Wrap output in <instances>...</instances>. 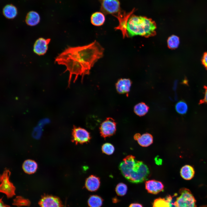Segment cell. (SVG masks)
<instances>
[{
  "mask_svg": "<svg viewBox=\"0 0 207 207\" xmlns=\"http://www.w3.org/2000/svg\"><path fill=\"white\" fill-rule=\"evenodd\" d=\"M104 48L96 40L84 46L68 47L55 58V62L66 67L64 73H69L68 87L72 75H75L74 83L79 76L83 81L84 76L90 74L95 64L103 55Z\"/></svg>",
  "mask_w": 207,
  "mask_h": 207,
  "instance_id": "cell-1",
  "label": "cell"
},
{
  "mask_svg": "<svg viewBox=\"0 0 207 207\" xmlns=\"http://www.w3.org/2000/svg\"><path fill=\"white\" fill-rule=\"evenodd\" d=\"M119 169L124 177L133 183L145 181L150 174L147 166L143 162L137 160L132 155H128L123 159L120 164Z\"/></svg>",
  "mask_w": 207,
  "mask_h": 207,
  "instance_id": "cell-2",
  "label": "cell"
},
{
  "mask_svg": "<svg viewBox=\"0 0 207 207\" xmlns=\"http://www.w3.org/2000/svg\"><path fill=\"white\" fill-rule=\"evenodd\" d=\"M156 23L151 19L135 15L131 16L127 24V32L131 37L139 35L145 37L156 34Z\"/></svg>",
  "mask_w": 207,
  "mask_h": 207,
  "instance_id": "cell-3",
  "label": "cell"
},
{
  "mask_svg": "<svg viewBox=\"0 0 207 207\" xmlns=\"http://www.w3.org/2000/svg\"><path fill=\"white\" fill-rule=\"evenodd\" d=\"M180 193L174 203L175 207H196L195 200L190 191L183 188L180 190Z\"/></svg>",
  "mask_w": 207,
  "mask_h": 207,
  "instance_id": "cell-4",
  "label": "cell"
},
{
  "mask_svg": "<svg viewBox=\"0 0 207 207\" xmlns=\"http://www.w3.org/2000/svg\"><path fill=\"white\" fill-rule=\"evenodd\" d=\"M11 172L9 170L5 169L0 176V192L5 194L8 198L15 195L16 188L13 184L9 181V177Z\"/></svg>",
  "mask_w": 207,
  "mask_h": 207,
  "instance_id": "cell-5",
  "label": "cell"
},
{
  "mask_svg": "<svg viewBox=\"0 0 207 207\" xmlns=\"http://www.w3.org/2000/svg\"><path fill=\"white\" fill-rule=\"evenodd\" d=\"M91 138L90 133L86 129L74 126H73L71 141L76 145L87 143L90 142Z\"/></svg>",
  "mask_w": 207,
  "mask_h": 207,
  "instance_id": "cell-6",
  "label": "cell"
},
{
  "mask_svg": "<svg viewBox=\"0 0 207 207\" xmlns=\"http://www.w3.org/2000/svg\"><path fill=\"white\" fill-rule=\"evenodd\" d=\"M116 123L112 118H108L100 125L101 136L104 138L114 135L116 131Z\"/></svg>",
  "mask_w": 207,
  "mask_h": 207,
  "instance_id": "cell-7",
  "label": "cell"
},
{
  "mask_svg": "<svg viewBox=\"0 0 207 207\" xmlns=\"http://www.w3.org/2000/svg\"><path fill=\"white\" fill-rule=\"evenodd\" d=\"M101 10L105 14L114 15L120 11L119 0H100Z\"/></svg>",
  "mask_w": 207,
  "mask_h": 207,
  "instance_id": "cell-8",
  "label": "cell"
},
{
  "mask_svg": "<svg viewBox=\"0 0 207 207\" xmlns=\"http://www.w3.org/2000/svg\"><path fill=\"white\" fill-rule=\"evenodd\" d=\"M134 10L135 9H133L132 11L127 13L120 11L113 15L117 18L119 21L118 26L115 27L114 29L116 30H120L121 31L123 38L126 36H129L127 30V23L129 18Z\"/></svg>",
  "mask_w": 207,
  "mask_h": 207,
  "instance_id": "cell-9",
  "label": "cell"
},
{
  "mask_svg": "<svg viewBox=\"0 0 207 207\" xmlns=\"http://www.w3.org/2000/svg\"><path fill=\"white\" fill-rule=\"evenodd\" d=\"M41 207H63L60 199L56 196L45 195L42 197L39 202Z\"/></svg>",
  "mask_w": 207,
  "mask_h": 207,
  "instance_id": "cell-10",
  "label": "cell"
},
{
  "mask_svg": "<svg viewBox=\"0 0 207 207\" xmlns=\"http://www.w3.org/2000/svg\"><path fill=\"white\" fill-rule=\"evenodd\" d=\"M50 39H45L40 38L35 41L33 46L34 52L39 55L45 54L47 50L48 45L50 41Z\"/></svg>",
  "mask_w": 207,
  "mask_h": 207,
  "instance_id": "cell-11",
  "label": "cell"
},
{
  "mask_svg": "<svg viewBox=\"0 0 207 207\" xmlns=\"http://www.w3.org/2000/svg\"><path fill=\"white\" fill-rule=\"evenodd\" d=\"M145 188L150 193L156 194L164 191V186L162 182L154 179L146 181Z\"/></svg>",
  "mask_w": 207,
  "mask_h": 207,
  "instance_id": "cell-12",
  "label": "cell"
},
{
  "mask_svg": "<svg viewBox=\"0 0 207 207\" xmlns=\"http://www.w3.org/2000/svg\"><path fill=\"white\" fill-rule=\"evenodd\" d=\"M100 185L99 177L93 175H91L87 177L86 180L85 187L88 191L93 192L97 191Z\"/></svg>",
  "mask_w": 207,
  "mask_h": 207,
  "instance_id": "cell-13",
  "label": "cell"
},
{
  "mask_svg": "<svg viewBox=\"0 0 207 207\" xmlns=\"http://www.w3.org/2000/svg\"><path fill=\"white\" fill-rule=\"evenodd\" d=\"M132 85L131 80L129 78H120L116 84V87L117 92L120 94L128 93Z\"/></svg>",
  "mask_w": 207,
  "mask_h": 207,
  "instance_id": "cell-14",
  "label": "cell"
},
{
  "mask_svg": "<svg viewBox=\"0 0 207 207\" xmlns=\"http://www.w3.org/2000/svg\"><path fill=\"white\" fill-rule=\"evenodd\" d=\"M172 197L167 196L166 198H159L155 199L152 203V207H172Z\"/></svg>",
  "mask_w": 207,
  "mask_h": 207,
  "instance_id": "cell-15",
  "label": "cell"
},
{
  "mask_svg": "<svg viewBox=\"0 0 207 207\" xmlns=\"http://www.w3.org/2000/svg\"><path fill=\"white\" fill-rule=\"evenodd\" d=\"M181 177L186 180H190L194 177L195 170L193 167L189 165H186L183 166L180 171Z\"/></svg>",
  "mask_w": 207,
  "mask_h": 207,
  "instance_id": "cell-16",
  "label": "cell"
},
{
  "mask_svg": "<svg viewBox=\"0 0 207 207\" xmlns=\"http://www.w3.org/2000/svg\"><path fill=\"white\" fill-rule=\"evenodd\" d=\"M22 167L25 173L29 174H32L36 171L37 168V164L34 160H27L24 162Z\"/></svg>",
  "mask_w": 207,
  "mask_h": 207,
  "instance_id": "cell-17",
  "label": "cell"
},
{
  "mask_svg": "<svg viewBox=\"0 0 207 207\" xmlns=\"http://www.w3.org/2000/svg\"><path fill=\"white\" fill-rule=\"evenodd\" d=\"M40 17L39 14L35 11H32L27 14L25 19L26 23L28 25L34 26L39 22Z\"/></svg>",
  "mask_w": 207,
  "mask_h": 207,
  "instance_id": "cell-18",
  "label": "cell"
},
{
  "mask_svg": "<svg viewBox=\"0 0 207 207\" xmlns=\"http://www.w3.org/2000/svg\"><path fill=\"white\" fill-rule=\"evenodd\" d=\"M105 20L104 14L101 12H97L93 14L91 18V24L96 26H100L103 25Z\"/></svg>",
  "mask_w": 207,
  "mask_h": 207,
  "instance_id": "cell-19",
  "label": "cell"
},
{
  "mask_svg": "<svg viewBox=\"0 0 207 207\" xmlns=\"http://www.w3.org/2000/svg\"><path fill=\"white\" fill-rule=\"evenodd\" d=\"M153 138L152 135L146 133L141 135L137 140L139 144L143 147H148L152 144Z\"/></svg>",
  "mask_w": 207,
  "mask_h": 207,
  "instance_id": "cell-20",
  "label": "cell"
},
{
  "mask_svg": "<svg viewBox=\"0 0 207 207\" xmlns=\"http://www.w3.org/2000/svg\"><path fill=\"white\" fill-rule=\"evenodd\" d=\"M3 14L6 18L9 19H13L17 15V8L12 5H7L3 8Z\"/></svg>",
  "mask_w": 207,
  "mask_h": 207,
  "instance_id": "cell-21",
  "label": "cell"
},
{
  "mask_svg": "<svg viewBox=\"0 0 207 207\" xmlns=\"http://www.w3.org/2000/svg\"><path fill=\"white\" fill-rule=\"evenodd\" d=\"M149 108L145 103L141 102L136 104L134 107V111L137 116H143L148 112Z\"/></svg>",
  "mask_w": 207,
  "mask_h": 207,
  "instance_id": "cell-22",
  "label": "cell"
},
{
  "mask_svg": "<svg viewBox=\"0 0 207 207\" xmlns=\"http://www.w3.org/2000/svg\"><path fill=\"white\" fill-rule=\"evenodd\" d=\"M103 199L97 195L90 196L88 199V204L89 207H101L103 204Z\"/></svg>",
  "mask_w": 207,
  "mask_h": 207,
  "instance_id": "cell-23",
  "label": "cell"
},
{
  "mask_svg": "<svg viewBox=\"0 0 207 207\" xmlns=\"http://www.w3.org/2000/svg\"><path fill=\"white\" fill-rule=\"evenodd\" d=\"M175 108L178 113L183 115L187 112L188 110V106L185 101H181L177 103L175 106Z\"/></svg>",
  "mask_w": 207,
  "mask_h": 207,
  "instance_id": "cell-24",
  "label": "cell"
},
{
  "mask_svg": "<svg viewBox=\"0 0 207 207\" xmlns=\"http://www.w3.org/2000/svg\"><path fill=\"white\" fill-rule=\"evenodd\" d=\"M179 42V37L175 35H172L168 39V46L170 49H175L178 47Z\"/></svg>",
  "mask_w": 207,
  "mask_h": 207,
  "instance_id": "cell-25",
  "label": "cell"
},
{
  "mask_svg": "<svg viewBox=\"0 0 207 207\" xmlns=\"http://www.w3.org/2000/svg\"><path fill=\"white\" fill-rule=\"evenodd\" d=\"M128 188L125 184L122 183H118L115 188V191L117 195L120 196H123L126 193Z\"/></svg>",
  "mask_w": 207,
  "mask_h": 207,
  "instance_id": "cell-26",
  "label": "cell"
},
{
  "mask_svg": "<svg viewBox=\"0 0 207 207\" xmlns=\"http://www.w3.org/2000/svg\"><path fill=\"white\" fill-rule=\"evenodd\" d=\"M101 150L103 153L108 155H110L114 152L115 148L114 145L112 144L106 143L102 145Z\"/></svg>",
  "mask_w": 207,
  "mask_h": 207,
  "instance_id": "cell-27",
  "label": "cell"
},
{
  "mask_svg": "<svg viewBox=\"0 0 207 207\" xmlns=\"http://www.w3.org/2000/svg\"><path fill=\"white\" fill-rule=\"evenodd\" d=\"M14 203L17 206L28 205L29 203L28 200L24 199L21 197H18L14 200Z\"/></svg>",
  "mask_w": 207,
  "mask_h": 207,
  "instance_id": "cell-28",
  "label": "cell"
},
{
  "mask_svg": "<svg viewBox=\"0 0 207 207\" xmlns=\"http://www.w3.org/2000/svg\"><path fill=\"white\" fill-rule=\"evenodd\" d=\"M202 62L203 65L207 69V52L204 53L202 58Z\"/></svg>",
  "mask_w": 207,
  "mask_h": 207,
  "instance_id": "cell-29",
  "label": "cell"
},
{
  "mask_svg": "<svg viewBox=\"0 0 207 207\" xmlns=\"http://www.w3.org/2000/svg\"><path fill=\"white\" fill-rule=\"evenodd\" d=\"M205 93L203 99L200 101L201 103H207V87H205Z\"/></svg>",
  "mask_w": 207,
  "mask_h": 207,
  "instance_id": "cell-30",
  "label": "cell"
},
{
  "mask_svg": "<svg viewBox=\"0 0 207 207\" xmlns=\"http://www.w3.org/2000/svg\"><path fill=\"white\" fill-rule=\"evenodd\" d=\"M129 207H143L142 205L139 203H134L131 204Z\"/></svg>",
  "mask_w": 207,
  "mask_h": 207,
  "instance_id": "cell-31",
  "label": "cell"
},
{
  "mask_svg": "<svg viewBox=\"0 0 207 207\" xmlns=\"http://www.w3.org/2000/svg\"><path fill=\"white\" fill-rule=\"evenodd\" d=\"M0 207H11L9 206L4 204L2 200V198L0 200Z\"/></svg>",
  "mask_w": 207,
  "mask_h": 207,
  "instance_id": "cell-32",
  "label": "cell"
},
{
  "mask_svg": "<svg viewBox=\"0 0 207 207\" xmlns=\"http://www.w3.org/2000/svg\"><path fill=\"white\" fill-rule=\"evenodd\" d=\"M141 135L139 133L135 134L134 136V138L135 140L137 141L138 139L141 136Z\"/></svg>",
  "mask_w": 207,
  "mask_h": 207,
  "instance_id": "cell-33",
  "label": "cell"
},
{
  "mask_svg": "<svg viewBox=\"0 0 207 207\" xmlns=\"http://www.w3.org/2000/svg\"><path fill=\"white\" fill-rule=\"evenodd\" d=\"M201 207H207V206H203Z\"/></svg>",
  "mask_w": 207,
  "mask_h": 207,
  "instance_id": "cell-34",
  "label": "cell"
}]
</instances>
